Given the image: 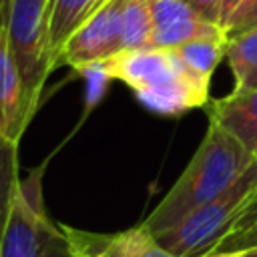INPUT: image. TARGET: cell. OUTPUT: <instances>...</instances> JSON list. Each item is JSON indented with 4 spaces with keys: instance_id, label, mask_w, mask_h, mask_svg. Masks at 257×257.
I'll return each instance as SVG.
<instances>
[{
    "instance_id": "cell-2",
    "label": "cell",
    "mask_w": 257,
    "mask_h": 257,
    "mask_svg": "<svg viewBox=\"0 0 257 257\" xmlns=\"http://www.w3.org/2000/svg\"><path fill=\"white\" fill-rule=\"evenodd\" d=\"M88 68L124 82L139 102L157 114L177 116L209 102L211 80L193 74L173 48L120 50Z\"/></svg>"
},
{
    "instance_id": "cell-5",
    "label": "cell",
    "mask_w": 257,
    "mask_h": 257,
    "mask_svg": "<svg viewBox=\"0 0 257 257\" xmlns=\"http://www.w3.org/2000/svg\"><path fill=\"white\" fill-rule=\"evenodd\" d=\"M50 0H12L8 12V42L18 66L26 98L36 112L48 74L56 68L50 42Z\"/></svg>"
},
{
    "instance_id": "cell-3",
    "label": "cell",
    "mask_w": 257,
    "mask_h": 257,
    "mask_svg": "<svg viewBox=\"0 0 257 257\" xmlns=\"http://www.w3.org/2000/svg\"><path fill=\"white\" fill-rule=\"evenodd\" d=\"M257 189V159L247 171L219 197L191 211L183 221L171 229L155 235L157 241L175 257L205 255L227 237L245 203Z\"/></svg>"
},
{
    "instance_id": "cell-8",
    "label": "cell",
    "mask_w": 257,
    "mask_h": 257,
    "mask_svg": "<svg viewBox=\"0 0 257 257\" xmlns=\"http://www.w3.org/2000/svg\"><path fill=\"white\" fill-rule=\"evenodd\" d=\"M34 110L26 98L24 84L14 62L8 30L0 28V133L8 139L20 143Z\"/></svg>"
},
{
    "instance_id": "cell-11",
    "label": "cell",
    "mask_w": 257,
    "mask_h": 257,
    "mask_svg": "<svg viewBox=\"0 0 257 257\" xmlns=\"http://www.w3.org/2000/svg\"><path fill=\"white\" fill-rule=\"evenodd\" d=\"M235 86L233 90H255L257 88V28L229 36L225 54Z\"/></svg>"
},
{
    "instance_id": "cell-16",
    "label": "cell",
    "mask_w": 257,
    "mask_h": 257,
    "mask_svg": "<svg viewBox=\"0 0 257 257\" xmlns=\"http://www.w3.org/2000/svg\"><path fill=\"white\" fill-rule=\"evenodd\" d=\"M251 28H257V0H245L225 26L227 36H235Z\"/></svg>"
},
{
    "instance_id": "cell-6",
    "label": "cell",
    "mask_w": 257,
    "mask_h": 257,
    "mask_svg": "<svg viewBox=\"0 0 257 257\" xmlns=\"http://www.w3.org/2000/svg\"><path fill=\"white\" fill-rule=\"evenodd\" d=\"M122 2L124 0H108L84 20L62 44L56 56V66L68 64L82 72L88 66L118 54L122 50Z\"/></svg>"
},
{
    "instance_id": "cell-20",
    "label": "cell",
    "mask_w": 257,
    "mask_h": 257,
    "mask_svg": "<svg viewBox=\"0 0 257 257\" xmlns=\"http://www.w3.org/2000/svg\"><path fill=\"white\" fill-rule=\"evenodd\" d=\"M10 4H12V0H0V28L6 26V22H8Z\"/></svg>"
},
{
    "instance_id": "cell-12",
    "label": "cell",
    "mask_w": 257,
    "mask_h": 257,
    "mask_svg": "<svg viewBox=\"0 0 257 257\" xmlns=\"http://www.w3.org/2000/svg\"><path fill=\"white\" fill-rule=\"evenodd\" d=\"M227 42H229V36H223V38H199V40L185 42V44H181L179 48H173V50L179 54L183 64L193 74L211 80L215 68L219 66V62L227 54Z\"/></svg>"
},
{
    "instance_id": "cell-1",
    "label": "cell",
    "mask_w": 257,
    "mask_h": 257,
    "mask_svg": "<svg viewBox=\"0 0 257 257\" xmlns=\"http://www.w3.org/2000/svg\"><path fill=\"white\" fill-rule=\"evenodd\" d=\"M253 159L233 135L209 122L193 159L143 225L153 235L171 229L191 211L225 193L247 171Z\"/></svg>"
},
{
    "instance_id": "cell-19",
    "label": "cell",
    "mask_w": 257,
    "mask_h": 257,
    "mask_svg": "<svg viewBox=\"0 0 257 257\" xmlns=\"http://www.w3.org/2000/svg\"><path fill=\"white\" fill-rule=\"evenodd\" d=\"M257 243V225L247 233V235H243L239 241H235L231 247H229V251H239V249H247V247H251V245H255Z\"/></svg>"
},
{
    "instance_id": "cell-4",
    "label": "cell",
    "mask_w": 257,
    "mask_h": 257,
    "mask_svg": "<svg viewBox=\"0 0 257 257\" xmlns=\"http://www.w3.org/2000/svg\"><path fill=\"white\" fill-rule=\"evenodd\" d=\"M0 257H78L64 225L46 215L42 171H32L20 181L0 239Z\"/></svg>"
},
{
    "instance_id": "cell-23",
    "label": "cell",
    "mask_w": 257,
    "mask_h": 257,
    "mask_svg": "<svg viewBox=\"0 0 257 257\" xmlns=\"http://www.w3.org/2000/svg\"><path fill=\"white\" fill-rule=\"evenodd\" d=\"M255 159H257V153H255Z\"/></svg>"
},
{
    "instance_id": "cell-17",
    "label": "cell",
    "mask_w": 257,
    "mask_h": 257,
    "mask_svg": "<svg viewBox=\"0 0 257 257\" xmlns=\"http://www.w3.org/2000/svg\"><path fill=\"white\" fill-rule=\"evenodd\" d=\"M195 14H199L203 20L209 22H217L221 20V8H223V0H185Z\"/></svg>"
},
{
    "instance_id": "cell-13",
    "label": "cell",
    "mask_w": 257,
    "mask_h": 257,
    "mask_svg": "<svg viewBox=\"0 0 257 257\" xmlns=\"http://www.w3.org/2000/svg\"><path fill=\"white\" fill-rule=\"evenodd\" d=\"M20 187L18 143L0 133V239Z\"/></svg>"
},
{
    "instance_id": "cell-7",
    "label": "cell",
    "mask_w": 257,
    "mask_h": 257,
    "mask_svg": "<svg viewBox=\"0 0 257 257\" xmlns=\"http://www.w3.org/2000/svg\"><path fill=\"white\" fill-rule=\"evenodd\" d=\"M70 243L78 257H175L141 223L112 235H98L66 227Z\"/></svg>"
},
{
    "instance_id": "cell-21",
    "label": "cell",
    "mask_w": 257,
    "mask_h": 257,
    "mask_svg": "<svg viewBox=\"0 0 257 257\" xmlns=\"http://www.w3.org/2000/svg\"><path fill=\"white\" fill-rule=\"evenodd\" d=\"M239 253H241V249L239 251H219V249H215V251H209V253L199 255V257H239Z\"/></svg>"
},
{
    "instance_id": "cell-9",
    "label": "cell",
    "mask_w": 257,
    "mask_h": 257,
    "mask_svg": "<svg viewBox=\"0 0 257 257\" xmlns=\"http://www.w3.org/2000/svg\"><path fill=\"white\" fill-rule=\"evenodd\" d=\"M209 122L233 135L253 157L257 153V88L231 90L209 106Z\"/></svg>"
},
{
    "instance_id": "cell-15",
    "label": "cell",
    "mask_w": 257,
    "mask_h": 257,
    "mask_svg": "<svg viewBox=\"0 0 257 257\" xmlns=\"http://www.w3.org/2000/svg\"><path fill=\"white\" fill-rule=\"evenodd\" d=\"M255 225H257V189L253 191V195H251L249 201L245 203L243 211L239 213L237 221L233 223L231 231H229L227 237L217 245V249H219V251H229V247H231L235 241H239L243 235H247ZM213 251H215V249H213Z\"/></svg>"
},
{
    "instance_id": "cell-18",
    "label": "cell",
    "mask_w": 257,
    "mask_h": 257,
    "mask_svg": "<svg viewBox=\"0 0 257 257\" xmlns=\"http://www.w3.org/2000/svg\"><path fill=\"white\" fill-rule=\"evenodd\" d=\"M245 0H223V8H221V20H219V24L225 28L227 26V22L231 20V16L239 10V6L243 4Z\"/></svg>"
},
{
    "instance_id": "cell-10",
    "label": "cell",
    "mask_w": 257,
    "mask_h": 257,
    "mask_svg": "<svg viewBox=\"0 0 257 257\" xmlns=\"http://www.w3.org/2000/svg\"><path fill=\"white\" fill-rule=\"evenodd\" d=\"M106 2L108 0H50L48 2L50 42H52L54 58L58 56L62 44L70 38V34Z\"/></svg>"
},
{
    "instance_id": "cell-14",
    "label": "cell",
    "mask_w": 257,
    "mask_h": 257,
    "mask_svg": "<svg viewBox=\"0 0 257 257\" xmlns=\"http://www.w3.org/2000/svg\"><path fill=\"white\" fill-rule=\"evenodd\" d=\"M122 50L149 48L153 22L151 0H124L122 2Z\"/></svg>"
},
{
    "instance_id": "cell-22",
    "label": "cell",
    "mask_w": 257,
    "mask_h": 257,
    "mask_svg": "<svg viewBox=\"0 0 257 257\" xmlns=\"http://www.w3.org/2000/svg\"><path fill=\"white\" fill-rule=\"evenodd\" d=\"M239 257H257V243L251 245V247H247V249H241Z\"/></svg>"
}]
</instances>
